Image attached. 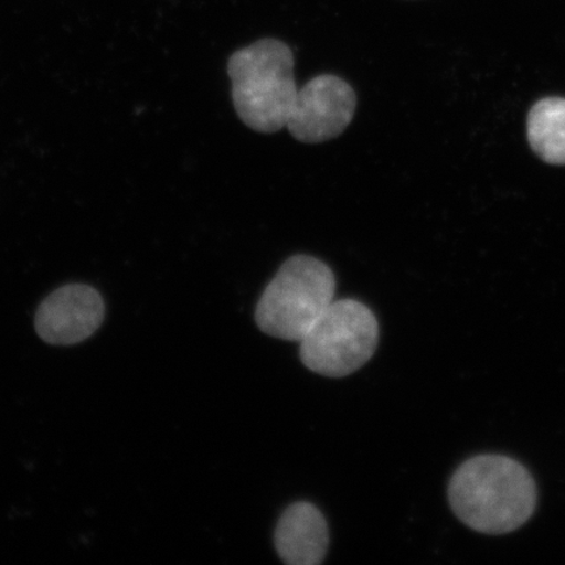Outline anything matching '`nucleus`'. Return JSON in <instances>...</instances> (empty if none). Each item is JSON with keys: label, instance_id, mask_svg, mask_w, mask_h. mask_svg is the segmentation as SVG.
<instances>
[{"label": "nucleus", "instance_id": "obj_1", "mask_svg": "<svg viewBox=\"0 0 565 565\" xmlns=\"http://www.w3.org/2000/svg\"><path fill=\"white\" fill-rule=\"evenodd\" d=\"M451 511L483 534L514 532L532 519L534 478L524 465L500 455H480L459 466L448 490Z\"/></svg>", "mask_w": 565, "mask_h": 565}, {"label": "nucleus", "instance_id": "obj_2", "mask_svg": "<svg viewBox=\"0 0 565 565\" xmlns=\"http://www.w3.org/2000/svg\"><path fill=\"white\" fill-rule=\"evenodd\" d=\"M291 47L264 39L231 55L228 75L237 116L249 129L273 134L287 126L298 87Z\"/></svg>", "mask_w": 565, "mask_h": 565}, {"label": "nucleus", "instance_id": "obj_3", "mask_svg": "<svg viewBox=\"0 0 565 565\" xmlns=\"http://www.w3.org/2000/svg\"><path fill=\"white\" fill-rule=\"evenodd\" d=\"M333 270L310 256H294L268 282L256 309L258 328L265 334L298 341L335 298Z\"/></svg>", "mask_w": 565, "mask_h": 565}, {"label": "nucleus", "instance_id": "obj_4", "mask_svg": "<svg viewBox=\"0 0 565 565\" xmlns=\"http://www.w3.org/2000/svg\"><path fill=\"white\" fill-rule=\"evenodd\" d=\"M377 343L372 310L356 300H334L301 339V362L322 376L345 377L370 362Z\"/></svg>", "mask_w": 565, "mask_h": 565}, {"label": "nucleus", "instance_id": "obj_5", "mask_svg": "<svg viewBox=\"0 0 565 565\" xmlns=\"http://www.w3.org/2000/svg\"><path fill=\"white\" fill-rule=\"evenodd\" d=\"M356 103L349 83L335 75H318L298 90L286 127L301 143H323L348 129Z\"/></svg>", "mask_w": 565, "mask_h": 565}, {"label": "nucleus", "instance_id": "obj_6", "mask_svg": "<svg viewBox=\"0 0 565 565\" xmlns=\"http://www.w3.org/2000/svg\"><path fill=\"white\" fill-rule=\"evenodd\" d=\"M105 306L102 295L86 285H67L42 301L35 330L46 343L70 345L89 338L102 327Z\"/></svg>", "mask_w": 565, "mask_h": 565}, {"label": "nucleus", "instance_id": "obj_7", "mask_svg": "<svg viewBox=\"0 0 565 565\" xmlns=\"http://www.w3.org/2000/svg\"><path fill=\"white\" fill-rule=\"evenodd\" d=\"M274 541L282 562L289 565L320 564L329 547L327 520L313 504H292L281 514Z\"/></svg>", "mask_w": 565, "mask_h": 565}, {"label": "nucleus", "instance_id": "obj_8", "mask_svg": "<svg viewBox=\"0 0 565 565\" xmlns=\"http://www.w3.org/2000/svg\"><path fill=\"white\" fill-rule=\"evenodd\" d=\"M527 138L533 151L553 166H565V98L536 103L527 117Z\"/></svg>", "mask_w": 565, "mask_h": 565}]
</instances>
